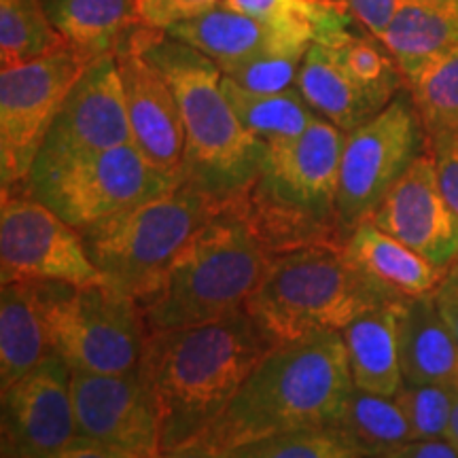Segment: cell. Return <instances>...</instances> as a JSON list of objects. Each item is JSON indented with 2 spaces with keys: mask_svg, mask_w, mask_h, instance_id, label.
I'll list each match as a JSON object with an SVG mask.
<instances>
[{
  "mask_svg": "<svg viewBox=\"0 0 458 458\" xmlns=\"http://www.w3.org/2000/svg\"><path fill=\"white\" fill-rule=\"evenodd\" d=\"M274 346L246 308L196 327L147 334L139 374L159 414V452L198 445Z\"/></svg>",
  "mask_w": 458,
  "mask_h": 458,
  "instance_id": "1",
  "label": "cell"
},
{
  "mask_svg": "<svg viewBox=\"0 0 458 458\" xmlns=\"http://www.w3.org/2000/svg\"><path fill=\"white\" fill-rule=\"evenodd\" d=\"M352 388L342 331L283 342L259 360L193 448L221 456L270 435L334 427Z\"/></svg>",
  "mask_w": 458,
  "mask_h": 458,
  "instance_id": "2",
  "label": "cell"
},
{
  "mask_svg": "<svg viewBox=\"0 0 458 458\" xmlns=\"http://www.w3.org/2000/svg\"><path fill=\"white\" fill-rule=\"evenodd\" d=\"M346 131L317 117L293 139L270 142L253 185L229 208L274 257L306 246H344L337 187Z\"/></svg>",
  "mask_w": 458,
  "mask_h": 458,
  "instance_id": "3",
  "label": "cell"
},
{
  "mask_svg": "<svg viewBox=\"0 0 458 458\" xmlns=\"http://www.w3.org/2000/svg\"><path fill=\"white\" fill-rule=\"evenodd\" d=\"M125 41L164 74L185 125L181 182L229 202L253 185L266 145L244 130L223 91V72L191 45L139 24Z\"/></svg>",
  "mask_w": 458,
  "mask_h": 458,
  "instance_id": "4",
  "label": "cell"
},
{
  "mask_svg": "<svg viewBox=\"0 0 458 458\" xmlns=\"http://www.w3.org/2000/svg\"><path fill=\"white\" fill-rule=\"evenodd\" d=\"M272 261L253 229L225 204L136 301L147 334L196 327L244 310Z\"/></svg>",
  "mask_w": 458,
  "mask_h": 458,
  "instance_id": "5",
  "label": "cell"
},
{
  "mask_svg": "<svg viewBox=\"0 0 458 458\" xmlns=\"http://www.w3.org/2000/svg\"><path fill=\"white\" fill-rule=\"evenodd\" d=\"M397 297L365 276L344 246H306L274 257L246 301V312L274 342L344 331L365 312L391 306Z\"/></svg>",
  "mask_w": 458,
  "mask_h": 458,
  "instance_id": "6",
  "label": "cell"
},
{
  "mask_svg": "<svg viewBox=\"0 0 458 458\" xmlns=\"http://www.w3.org/2000/svg\"><path fill=\"white\" fill-rule=\"evenodd\" d=\"M223 206L208 193L179 182L164 196L81 229V236L105 284L139 301Z\"/></svg>",
  "mask_w": 458,
  "mask_h": 458,
  "instance_id": "7",
  "label": "cell"
},
{
  "mask_svg": "<svg viewBox=\"0 0 458 458\" xmlns=\"http://www.w3.org/2000/svg\"><path fill=\"white\" fill-rule=\"evenodd\" d=\"M51 351L88 374L139 369L147 329L139 303L108 284L41 283Z\"/></svg>",
  "mask_w": 458,
  "mask_h": 458,
  "instance_id": "8",
  "label": "cell"
},
{
  "mask_svg": "<svg viewBox=\"0 0 458 458\" xmlns=\"http://www.w3.org/2000/svg\"><path fill=\"white\" fill-rule=\"evenodd\" d=\"M181 181L153 168L131 142L32 172L26 191L79 232L164 196Z\"/></svg>",
  "mask_w": 458,
  "mask_h": 458,
  "instance_id": "9",
  "label": "cell"
},
{
  "mask_svg": "<svg viewBox=\"0 0 458 458\" xmlns=\"http://www.w3.org/2000/svg\"><path fill=\"white\" fill-rule=\"evenodd\" d=\"M91 62L71 47L0 71V181L3 191L28 185L57 113Z\"/></svg>",
  "mask_w": 458,
  "mask_h": 458,
  "instance_id": "10",
  "label": "cell"
},
{
  "mask_svg": "<svg viewBox=\"0 0 458 458\" xmlns=\"http://www.w3.org/2000/svg\"><path fill=\"white\" fill-rule=\"evenodd\" d=\"M425 140L411 96H394L376 117L348 131L337 187V219L346 236L369 219L394 182L422 156Z\"/></svg>",
  "mask_w": 458,
  "mask_h": 458,
  "instance_id": "11",
  "label": "cell"
},
{
  "mask_svg": "<svg viewBox=\"0 0 458 458\" xmlns=\"http://www.w3.org/2000/svg\"><path fill=\"white\" fill-rule=\"evenodd\" d=\"M0 266L4 280L71 286L105 284L77 227L30 191H3Z\"/></svg>",
  "mask_w": 458,
  "mask_h": 458,
  "instance_id": "12",
  "label": "cell"
},
{
  "mask_svg": "<svg viewBox=\"0 0 458 458\" xmlns=\"http://www.w3.org/2000/svg\"><path fill=\"white\" fill-rule=\"evenodd\" d=\"M128 142H131V130L117 60L114 54L100 55L85 68L66 96L32 172L51 170Z\"/></svg>",
  "mask_w": 458,
  "mask_h": 458,
  "instance_id": "13",
  "label": "cell"
},
{
  "mask_svg": "<svg viewBox=\"0 0 458 458\" xmlns=\"http://www.w3.org/2000/svg\"><path fill=\"white\" fill-rule=\"evenodd\" d=\"M79 437L113 445L139 458L159 452V414L139 369L130 374L72 371Z\"/></svg>",
  "mask_w": 458,
  "mask_h": 458,
  "instance_id": "14",
  "label": "cell"
},
{
  "mask_svg": "<svg viewBox=\"0 0 458 458\" xmlns=\"http://www.w3.org/2000/svg\"><path fill=\"white\" fill-rule=\"evenodd\" d=\"M4 445L26 458H41L79 437L72 403V369L51 352L3 391Z\"/></svg>",
  "mask_w": 458,
  "mask_h": 458,
  "instance_id": "15",
  "label": "cell"
},
{
  "mask_svg": "<svg viewBox=\"0 0 458 458\" xmlns=\"http://www.w3.org/2000/svg\"><path fill=\"white\" fill-rule=\"evenodd\" d=\"M368 221L448 272L458 261V216L439 189L431 156H418Z\"/></svg>",
  "mask_w": 458,
  "mask_h": 458,
  "instance_id": "16",
  "label": "cell"
},
{
  "mask_svg": "<svg viewBox=\"0 0 458 458\" xmlns=\"http://www.w3.org/2000/svg\"><path fill=\"white\" fill-rule=\"evenodd\" d=\"M128 108L131 145L153 168L181 181L185 164V125L179 100L165 77L134 45L114 51Z\"/></svg>",
  "mask_w": 458,
  "mask_h": 458,
  "instance_id": "17",
  "label": "cell"
},
{
  "mask_svg": "<svg viewBox=\"0 0 458 458\" xmlns=\"http://www.w3.org/2000/svg\"><path fill=\"white\" fill-rule=\"evenodd\" d=\"M397 337L403 382L450 385L458 363V342L439 314L435 293L401 300Z\"/></svg>",
  "mask_w": 458,
  "mask_h": 458,
  "instance_id": "18",
  "label": "cell"
},
{
  "mask_svg": "<svg viewBox=\"0 0 458 458\" xmlns=\"http://www.w3.org/2000/svg\"><path fill=\"white\" fill-rule=\"evenodd\" d=\"M344 250L365 276L397 297L437 293L448 274L371 221L352 229Z\"/></svg>",
  "mask_w": 458,
  "mask_h": 458,
  "instance_id": "19",
  "label": "cell"
},
{
  "mask_svg": "<svg viewBox=\"0 0 458 458\" xmlns=\"http://www.w3.org/2000/svg\"><path fill=\"white\" fill-rule=\"evenodd\" d=\"M51 352L41 283L4 280L0 293V388L7 391Z\"/></svg>",
  "mask_w": 458,
  "mask_h": 458,
  "instance_id": "20",
  "label": "cell"
},
{
  "mask_svg": "<svg viewBox=\"0 0 458 458\" xmlns=\"http://www.w3.org/2000/svg\"><path fill=\"white\" fill-rule=\"evenodd\" d=\"M297 89L301 91L303 100L318 117L327 119L342 131H352L359 125L376 117L382 108L391 102L380 100L363 88L351 72L340 64L334 51L325 45L312 43L303 57Z\"/></svg>",
  "mask_w": 458,
  "mask_h": 458,
  "instance_id": "21",
  "label": "cell"
},
{
  "mask_svg": "<svg viewBox=\"0 0 458 458\" xmlns=\"http://www.w3.org/2000/svg\"><path fill=\"white\" fill-rule=\"evenodd\" d=\"M165 32L202 51L206 57H210L221 68L223 74L250 60V57L263 54V51L278 47V45H312L303 38L291 37V34L272 30L270 26L261 24V21L240 13V11L223 7V4L202 17H196V20L172 26Z\"/></svg>",
  "mask_w": 458,
  "mask_h": 458,
  "instance_id": "22",
  "label": "cell"
},
{
  "mask_svg": "<svg viewBox=\"0 0 458 458\" xmlns=\"http://www.w3.org/2000/svg\"><path fill=\"white\" fill-rule=\"evenodd\" d=\"M399 303L365 312L342 331L352 382L360 391L394 397L403 386L397 337Z\"/></svg>",
  "mask_w": 458,
  "mask_h": 458,
  "instance_id": "23",
  "label": "cell"
},
{
  "mask_svg": "<svg viewBox=\"0 0 458 458\" xmlns=\"http://www.w3.org/2000/svg\"><path fill=\"white\" fill-rule=\"evenodd\" d=\"M380 41L405 81H411L428 62L458 47V11L425 0H401Z\"/></svg>",
  "mask_w": 458,
  "mask_h": 458,
  "instance_id": "24",
  "label": "cell"
},
{
  "mask_svg": "<svg viewBox=\"0 0 458 458\" xmlns=\"http://www.w3.org/2000/svg\"><path fill=\"white\" fill-rule=\"evenodd\" d=\"M66 45L96 60L114 54L139 21L136 0H43Z\"/></svg>",
  "mask_w": 458,
  "mask_h": 458,
  "instance_id": "25",
  "label": "cell"
},
{
  "mask_svg": "<svg viewBox=\"0 0 458 458\" xmlns=\"http://www.w3.org/2000/svg\"><path fill=\"white\" fill-rule=\"evenodd\" d=\"M223 7L253 17L272 30L308 43L337 47L359 34L357 20L342 0H225Z\"/></svg>",
  "mask_w": 458,
  "mask_h": 458,
  "instance_id": "26",
  "label": "cell"
},
{
  "mask_svg": "<svg viewBox=\"0 0 458 458\" xmlns=\"http://www.w3.org/2000/svg\"><path fill=\"white\" fill-rule=\"evenodd\" d=\"M221 85L240 123L263 145L300 136L318 117L297 88L284 91H255L242 88L225 74H223Z\"/></svg>",
  "mask_w": 458,
  "mask_h": 458,
  "instance_id": "27",
  "label": "cell"
},
{
  "mask_svg": "<svg viewBox=\"0 0 458 458\" xmlns=\"http://www.w3.org/2000/svg\"><path fill=\"white\" fill-rule=\"evenodd\" d=\"M335 428L352 439L365 458L414 439L410 422L394 397L354 386L337 414Z\"/></svg>",
  "mask_w": 458,
  "mask_h": 458,
  "instance_id": "28",
  "label": "cell"
},
{
  "mask_svg": "<svg viewBox=\"0 0 458 458\" xmlns=\"http://www.w3.org/2000/svg\"><path fill=\"white\" fill-rule=\"evenodd\" d=\"M68 47L49 20L43 0H0V62L3 68Z\"/></svg>",
  "mask_w": 458,
  "mask_h": 458,
  "instance_id": "29",
  "label": "cell"
},
{
  "mask_svg": "<svg viewBox=\"0 0 458 458\" xmlns=\"http://www.w3.org/2000/svg\"><path fill=\"white\" fill-rule=\"evenodd\" d=\"M408 85L427 140L458 131V47L428 62Z\"/></svg>",
  "mask_w": 458,
  "mask_h": 458,
  "instance_id": "30",
  "label": "cell"
},
{
  "mask_svg": "<svg viewBox=\"0 0 458 458\" xmlns=\"http://www.w3.org/2000/svg\"><path fill=\"white\" fill-rule=\"evenodd\" d=\"M219 458H365V454L340 428L323 427L255 439Z\"/></svg>",
  "mask_w": 458,
  "mask_h": 458,
  "instance_id": "31",
  "label": "cell"
},
{
  "mask_svg": "<svg viewBox=\"0 0 458 458\" xmlns=\"http://www.w3.org/2000/svg\"><path fill=\"white\" fill-rule=\"evenodd\" d=\"M329 49L363 88H368L371 94L385 100L386 105L399 94L403 72L399 71L394 57L385 51L386 47L380 38L352 34L342 45Z\"/></svg>",
  "mask_w": 458,
  "mask_h": 458,
  "instance_id": "32",
  "label": "cell"
},
{
  "mask_svg": "<svg viewBox=\"0 0 458 458\" xmlns=\"http://www.w3.org/2000/svg\"><path fill=\"white\" fill-rule=\"evenodd\" d=\"M308 49L310 45L306 43L278 45L232 68L225 72V77L255 91H284L297 88V77H300L301 62Z\"/></svg>",
  "mask_w": 458,
  "mask_h": 458,
  "instance_id": "33",
  "label": "cell"
},
{
  "mask_svg": "<svg viewBox=\"0 0 458 458\" xmlns=\"http://www.w3.org/2000/svg\"><path fill=\"white\" fill-rule=\"evenodd\" d=\"M394 401L408 418L414 439H445L454 405L452 385H408L399 388Z\"/></svg>",
  "mask_w": 458,
  "mask_h": 458,
  "instance_id": "34",
  "label": "cell"
},
{
  "mask_svg": "<svg viewBox=\"0 0 458 458\" xmlns=\"http://www.w3.org/2000/svg\"><path fill=\"white\" fill-rule=\"evenodd\" d=\"M225 0H136L139 21L153 30H170L213 11Z\"/></svg>",
  "mask_w": 458,
  "mask_h": 458,
  "instance_id": "35",
  "label": "cell"
},
{
  "mask_svg": "<svg viewBox=\"0 0 458 458\" xmlns=\"http://www.w3.org/2000/svg\"><path fill=\"white\" fill-rule=\"evenodd\" d=\"M427 142L435 172H437L439 189H442L445 202L450 204V208L458 216V131L437 136V139Z\"/></svg>",
  "mask_w": 458,
  "mask_h": 458,
  "instance_id": "36",
  "label": "cell"
},
{
  "mask_svg": "<svg viewBox=\"0 0 458 458\" xmlns=\"http://www.w3.org/2000/svg\"><path fill=\"white\" fill-rule=\"evenodd\" d=\"M342 3L354 15V20L371 32V37L382 38L397 13L401 0H342Z\"/></svg>",
  "mask_w": 458,
  "mask_h": 458,
  "instance_id": "37",
  "label": "cell"
},
{
  "mask_svg": "<svg viewBox=\"0 0 458 458\" xmlns=\"http://www.w3.org/2000/svg\"><path fill=\"white\" fill-rule=\"evenodd\" d=\"M368 458H458L445 439H410Z\"/></svg>",
  "mask_w": 458,
  "mask_h": 458,
  "instance_id": "38",
  "label": "cell"
},
{
  "mask_svg": "<svg viewBox=\"0 0 458 458\" xmlns=\"http://www.w3.org/2000/svg\"><path fill=\"white\" fill-rule=\"evenodd\" d=\"M41 458H139V456L130 454V452H123L119 448H113V445L94 442V439L77 437L72 444H68L66 448Z\"/></svg>",
  "mask_w": 458,
  "mask_h": 458,
  "instance_id": "39",
  "label": "cell"
},
{
  "mask_svg": "<svg viewBox=\"0 0 458 458\" xmlns=\"http://www.w3.org/2000/svg\"><path fill=\"white\" fill-rule=\"evenodd\" d=\"M435 301H437L439 314H442L444 323L448 325L450 334L454 335V340L458 342V291L442 284L437 289V293H435Z\"/></svg>",
  "mask_w": 458,
  "mask_h": 458,
  "instance_id": "40",
  "label": "cell"
},
{
  "mask_svg": "<svg viewBox=\"0 0 458 458\" xmlns=\"http://www.w3.org/2000/svg\"><path fill=\"white\" fill-rule=\"evenodd\" d=\"M445 442L458 452V393L456 391H454V405H452L448 431H445Z\"/></svg>",
  "mask_w": 458,
  "mask_h": 458,
  "instance_id": "41",
  "label": "cell"
},
{
  "mask_svg": "<svg viewBox=\"0 0 458 458\" xmlns=\"http://www.w3.org/2000/svg\"><path fill=\"white\" fill-rule=\"evenodd\" d=\"M153 458H219L208 454V452H202L198 448H185V450H165V452H157Z\"/></svg>",
  "mask_w": 458,
  "mask_h": 458,
  "instance_id": "42",
  "label": "cell"
},
{
  "mask_svg": "<svg viewBox=\"0 0 458 458\" xmlns=\"http://www.w3.org/2000/svg\"><path fill=\"white\" fill-rule=\"evenodd\" d=\"M425 3H433V4H439V7H448V9L458 11V0H425Z\"/></svg>",
  "mask_w": 458,
  "mask_h": 458,
  "instance_id": "43",
  "label": "cell"
},
{
  "mask_svg": "<svg viewBox=\"0 0 458 458\" xmlns=\"http://www.w3.org/2000/svg\"><path fill=\"white\" fill-rule=\"evenodd\" d=\"M3 458H24V456H21L17 450L11 448V445H4V448H3Z\"/></svg>",
  "mask_w": 458,
  "mask_h": 458,
  "instance_id": "44",
  "label": "cell"
},
{
  "mask_svg": "<svg viewBox=\"0 0 458 458\" xmlns=\"http://www.w3.org/2000/svg\"><path fill=\"white\" fill-rule=\"evenodd\" d=\"M445 280H448V283H456L458 284V266H452L450 267L448 274H445Z\"/></svg>",
  "mask_w": 458,
  "mask_h": 458,
  "instance_id": "45",
  "label": "cell"
},
{
  "mask_svg": "<svg viewBox=\"0 0 458 458\" xmlns=\"http://www.w3.org/2000/svg\"><path fill=\"white\" fill-rule=\"evenodd\" d=\"M450 385H452V388H454V391L458 393V363H456V368H454V374H452Z\"/></svg>",
  "mask_w": 458,
  "mask_h": 458,
  "instance_id": "46",
  "label": "cell"
},
{
  "mask_svg": "<svg viewBox=\"0 0 458 458\" xmlns=\"http://www.w3.org/2000/svg\"><path fill=\"white\" fill-rule=\"evenodd\" d=\"M442 284H445V286H450V289H454V291H458V284L456 283H448V280H444Z\"/></svg>",
  "mask_w": 458,
  "mask_h": 458,
  "instance_id": "47",
  "label": "cell"
},
{
  "mask_svg": "<svg viewBox=\"0 0 458 458\" xmlns=\"http://www.w3.org/2000/svg\"><path fill=\"white\" fill-rule=\"evenodd\" d=\"M454 266H458V261H456V263H454Z\"/></svg>",
  "mask_w": 458,
  "mask_h": 458,
  "instance_id": "48",
  "label": "cell"
}]
</instances>
